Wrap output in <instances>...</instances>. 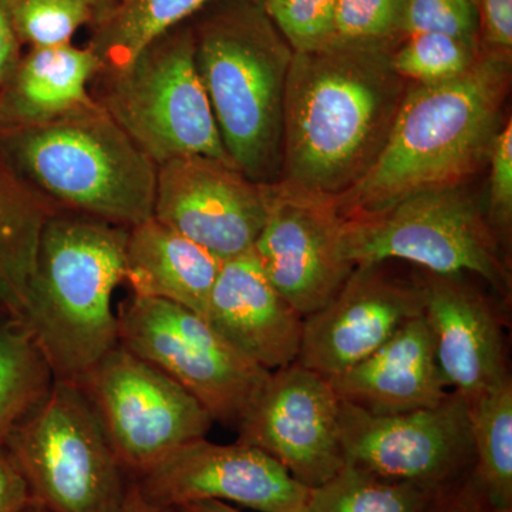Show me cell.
Wrapping results in <instances>:
<instances>
[{
  "label": "cell",
  "instance_id": "cell-33",
  "mask_svg": "<svg viewBox=\"0 0 512 512\" xmlns=\"http://www.w3.org/2000/svg\"><path fill=\"white\" fill-rule=\"evenodd\" d=\"M430 512H512L497 507L471 468L463 477L441 488Z\"/></svg>",
  "mask_w": 512,
  "mask_h": 512
},
{
  "label": "cell",
  "instance_id": "cell-16",
  "mask_svg": "<svg viewBox=\"0 0 512 512\" xmlns=\"http://www.w3.org/2000/svg\"><path fill=\"white\" fill-rule=\"evenodd\" d=\"M421 315L419 276L400 278L383 264L356 266L323 308L303 318L296 362L333 379L375 353L397 330Z\"/></svg>",
  "mask_w": 512,
  "mask_h": 512
},
{
  "label": "cell",
  "instance_id": "cell-29",
  "mask_svg": "<svg viewBox=\"0 0 512 512\" xmlns=\"http://www.w3.org/2000/svg\"><path fill=\"white\" fill-rule=\"evenodd\" d=\"M20 42L32 47L70 45L77 30L92 22L89 0H6Z\"/></svg>",
  "mask_w": 512,
  "mask_h": 512
},
{
  "label": "cell",
  "instance_id": "cell-2",
  "mask_svg": "<svg viewBox=\"0 0 512 512\" xmlns=\"http://www.w3.org/2000/svg\"><path fill=\"white\" fill-rule=\"evenodd\" d=\"M511 87V53L483 46L454 79L410 84L382 154L359 184L335 198L339 215L386 210L412 195L467 184L488 163Z\"/></svg>",
  "mask_w": 512,
  "mask_h": 512
},
{
  "label": "cell",
  "instance_id": "cell-22",
  "mask_svg": "<svg viewBox=\"0 0 512 512\" xmlns=\"http://www.w3.org/2000/svg\"><path fill=\"white\" fill-rule=\"evenodd\" d=\"M59 211L0 153V322L22 320L40 235L46 221Z\"/></svg>",
  "mask_w": 512,
  "mask_h": 512
},
{
  "label": "cell",
  "instance_id": "cell-26",
  "mask_svg": "<svg viewBox=\"0 0 512 512\" xmlns=\"http://www.w3.org/2000/svg\"><path fill=\"white\" fill-rule=\"evenodd\" d=\"M53 382L49 363L22 323L0 322V444Z\"/></svg>",
  "mask_w": 512,
  "mask_h": 512
},
{
  "label": "cell",
  "instance_id": "cell-34",
  "mask_svg": "<svg viewBox=\"0 0 512 512\" xmlns=\"http://www.w3.org/2000/svg\"><path fill=\"white\" fill-rule=\"evenodd\" d=\"M480 23L481 45L511 53L512 0H474Z\"/></svg>",
  "mask_w": 512,
  "mask_h": 512
},
{
  "label": "cell",
  "instance_id": "cell-31",
  "mask_svg": "<svg viewBox=\"0 0 512 512\" xmlns=\"http://www.w3.org/2000/svg\"><path fill=\"white\" fill-rule=\"evenodd\" d=\"M416 33H443L481 43L474 0H410L403 20V39Z\"/></svg>",
  "mask_w": 512,
  "mask_h": 512
},
{
  "label": "cell",
  "instance_id": "cell-7",
  "mask_svg": "<svg viewBox=\"0 0 512 512\" xmlns=\"http://www.w3.org/2000/svg\"><path fill=\"white\" fill-rule=\"evenodd\" d=\"M342 254L353 268L404 261L434 275L480 276L504 303L510 259L467 184L404 198L386 210L346 218Z\"/></svg>",
  "mask_w": 512,
  "mask_h": 512
},
{
  "label": "cell",
  "instance_id": "cell-35",
  "mask_svg": "<svg viewBox=\"0 0 512 512\" xmlns=\"http://www.w3.org/2000/svg\"><path fill=\"white\" fill-rule=\"evenodd\" d=\"M32 503L28 483L5 443L0 444V512H23Z\"/></svg>",
  "mask_w": 512,
  "mask_h": 512
},
{
  "label": "cell",
  "instance_id": "cell-5",
  "mask_svg": "<svg viewBox=\"0 0 512 512\" xmlns=\"http://www.w3.org/2000/svg\"><path fill=\"white\" fill-rule=\"evenodd\" d=\"M0 153L63 211L127 229L154 217L157 165L96 100L0 133Z\"/></svg>",
  "mask_w": 512,
  "mask_h": 512
},
{
  "label": "cell",
  "instance_id": "cell-14",
  "mask_svg": "<svg viewBox=\"0 0 512 512\" xmlns=\"http://www.w3.org/2000/svg\"><path fill=\"white\" fill-rule=\"evenodd\" d=\"M268 215L266 184L205 156L157 167L154 218L222 262L254 248Z\"/></svg>",
  "mask_w": 512,
  "mask_h": 512
},
{
  "label": "cell",
  "instance_id": "cell-4",
  "mask_svg": "<svg viewBox=\"0 0 512 512\" xmlns=\"http://www.w3.org/2000/svg\"><path fill=\"white\" fill-rule=\"evenodd\" d=\"M128 229L69 211L46 221L23 312L55 379L77 382L119 346L113 295L126 281Z\"/></svg>",
  "mask_w": 512,
  "mask_h": 512
},
{
  "label": "cell",
  "instance_id": "cell-20",
  "mask_svg": "<svg viewBox=\"0 0 512 512\" xmlns=\"http://www.w3.org/2000/svg\"><path fill=\"white\" fill-rule=\"evenodd\" d=\"M221 259L156 218L128 229L126 281L133 295L164 299L204 316Z\"/></svg>",
  "mask_w": 512,
  "mask_h": 512
},
{
  "label": "cell",
  "instance_id": "cell-39",
  "mask_svg": "<svg viewBox=\"0 0 512 512\" xmlns=\"http://www.w3.org/2000/svg\"><path fill=\"white\" fill-rule=\"evenodd\" d=\"M89 2L92 3L93 22L94 19H97L100 15H103V13L106 12V10L109 9L110 6L113 5L114 2H116V0H89Z\"/></svg>",
  "mask_w": 512,
  "mask_h": 512
},
{
  "label": "cell",
  "instance_id": "cell-13",
  "mask_svg": "<svg viewBox=\"0 0 512 512\" xmlns=\"http://www.w3.org/2000/svg\"><path fill=\"white\" fill-rule=\"evenodd\" d=\"M340 403L329 379L291 363L271 372L239 421L237 441L264 451L305 487H319L345 466Z\"/></svg>",
  "mask_w": 512,
  "mask_h": 512
},
{
  "label": "cell",
  "instance_id": "cell-40",
  "mask_svg": "<svg viewBox=\"0 0 512 512\" xmlns=\"http://www.w3.org/2000/svg\"><path fill=\"white\" fill-rule=\"evenodd\" d=\"M23 512H49V511L45 510V508H43V507H40L39 504L30 503L28 505V507H26L25 510H23Z\"/></svg>",
  "mask_w": 512,
  "mask_h": 512
},
{
  "label": "cell",
  "instance_id": "cell-9",
  "mask_svg": "<svg viewBox=\"0 0 512 512\" xmlns=\"http://www.w3.org/2000/svg\"><path fill=\"white\" fill-rule=\"evenodd\" d=\"M117 320L119 345L183 386L218 423L237 427L271 376L177 303L133 295Z\"/></svg>",
  "mask_w": 512,
  "mask_h": 512
},
{
  "label": "cell",
  "instance_id": "cell-3",
  "mask_svg": "<svg viewBox=\"0 0 512 512\" xmlns=\"http://www.w3.org/2000/svg\"><path fill=\"white\" fill-rule=\"evenodd\" d=\"M190 25L198 76L228 157L249 180L276 183L292 46L256 0H212Z\"/></svg>",
  "mask_w": 512,
  "mask_h": 512
},
{
  "label": "cell",
  "instance_id": "cell-11",
  "mask_svg": "<svg viewBox=\"0 0 512 512\" xmlns=\"http://www.w3.org/2000/svg\"><path fill=\"white\" fill-rule=\"evenodd\" d=\"M340 441L345 464L436 490L476 463L467 402L454 390L437 406L396 414L367 413L342 400Z\"/></svg>",
  "mask_w": 512,
  "mask_h": 512
},
{
  "label": "cell",
  "instance_id": "cell-21",
  "mask_svg": "<svg viewBox=\"0 0 512 512\" xmlns=\"http://www.w3.org/2000/svg\"><path fill=\"white\" fill-rule=\"evenodd\" d=\"M100 70L89 46L32 47L0 103V133L46 123L89 104V86Z\"/></svg>",
  "mask_w": 512,
  "mask_h": 512
},
{
  "label": "cell",
  "instance_id": "cell-23",
  "mask_svg": "<svg viewBox=\"0 0 512 512\" xmlns=\"http://www.w3.org/2000/svg\"><path fill=\"white\" fill-rule=\"evenodd\" d=\"M212 0H116L94 19L89 47L101 70L119 69L161 33L190 20Z\"/></svg>",
  "mask_w": 512,
  "mask_h": 512
},
{
  "label": "cell",
  "instance_id": "cell-30",
  "mask_svg": "<svg viewBox=\"0 0 512 512\" xmlns=\"http://www.w3.org/2000/svg\"><path fill=\"white\" fill-rule=\"evenodd\" d=\"M285 36L293 52L330 46L335 28L336 0H256Z\"/></svg>",
  "mask_w": 512,
  "mask_h": 512
},
{
  "label": "cell",
  "instance_id": "cell-12",
  "mask_svg": "<svg viewBox=\"0 0 512 512\" xmlns=\"http://www.w3.org/2000/svg\"><path fill=\"white\" fill-rule=\"evenodd\" d=\"M268 215L254 252L276 291L302 318L319 311L353 272L343 258L336 200L288 181L266 184Z\"/></svg>",
  "mask_w": 512,
  "mask_h": 512
},
{
  "label": "cell",
  "instance_id": "cell-10",
  "mask_svg": "<svg viewBox=\"0 0 512 512\" xmlns=\"http://www.w3.org/2000/svg\"><path fill=\"white\" fill-rule=\"evenodd\" d=\"M76 383L130 480L184 444L204 439L214 423L183 386L120 345Z\"/></svg>",
  "mask_w": 512,
  "mask_h": 512
},
{
  "label": "cell",
  "instance_id": "cell-25",
  "mask_svg": "<svg viewBox=\"0 0 512 512\" xmlns=\"http://www.w3.org/2000/svg\"><path fill=\"white\" fill-rule=\"evenodd\" d=\"M440 490L345 464L325 484L309 488L302 512H430Z\"/></svg>",
  "mask_w": 512,
  "mask_h": 512
},
{
  "label": "cell",
  "instance_id": "cell-24",
  "mask_svg": "<svg viewBox=\"0 0 512 512\" xmlns=\"http://www.w3.org/2000/svg\"><path fill=\"white\" fill-rule=\"evenodd\" d=\"M474 470L497 507L512 510V379L466 400Z\"/></svg>",
  "mask_w": 512,
  "mask_h": 512
},
{
  "label": "cell",
  "instance_id": "cell-38",
  "mask_svg": "<svg viewBox=\"0 0 512 512\" xmlns=\"http://www.w3.org/2000/svg\"><path fill=\"white\" fill-rule=\"evenodd\" d=\"M174 512H241L231 504L222 501H198L173 508Z\"/></svg>",
  "mask_w": 512,
  "mask_h": 512
},
{
  "label": "cell",
  "instance_id": "cell-1",
  "mask_svg": "<svg viewBox=\"0 0 512 512\" xmlns=\"http://www.w3.org/2000/svg\"><path fill=\"white\" fill-rule=\"evenodd\" d=\"M390 50L328 46L295 52L286 82L282 178L338 198L386 146L409 83Z\"/></svg>",
  "mask_w": 512,
  "mask_h": 512
},
{
  "label": "cell",
  "instance_id": "cell-8",
  "mask_svg": "<svg viewBox=\"0 0 512 512\" xmlns=\"http://www.w3.org/2000/svg\"><path fill=\"white\" fill-rule=\"evenodd\" d=\"M32 503L49 512H119L128 478L76 382L55 379L5 441Z\"/></svg>",
  "mask_w": 512,
  "mask_h": 512
},
{
  "label": "cell",
  "instance_id": "cell-17",
  "mask_svg": "<svg viewBox=\"0 0 512 512\" xmlns=\"http://www.w3.org/2000/svg\"><path fill=\"white\" fill-rule=\"evenodd\" d=\"M419 281L423 316L448 389L470 400L511 377L497 302L463 275L423 272Z\"/></svg>",
  "mask_w": 512,
  "mask_h": 512
},
{
  "label": "cell",
  "instance_id": "cell-6",
  "mask_svg": "<svg viewBox=\"0 0 512 512\" xmlns=\"http://www.w3.org/2000/svg\"><path fill=\"white\" fill-rule=\"evenodd\" d=\"M93 80V99L157 167L187 156L234 165L198 76L190 20L161 33L119 69L100 70Z\"/></svg>",
  "mask_w": 512,
  "mask_h": 512
},
{
  "label": "cell",
  "instance_id": "cell-15",
  "mask_svg": "<svg viewBox=\"0 0 512 512\" xmlns=\"http://www.w3.org/2000/svg\"><path fill=\"white\" fill-rule=\"evenodd\" d=\"M131 481L147 501L165 508L222 501L259 512H302L309 494L259 448L205 437L177 448Z\"/></svg>",
  "mask_w": 512,
  "mask_h": 512
},
{
  "label": "cell",
  "instance_id": "cell-19",
  "mask_svg": "<svg viewBox=\"0 0 512 512\" xmlns=\"http://www.w3.org/2000/svg\"><path fill=\"white\" fill-rule=\"evenodd\" d=\"M330 383L343 402L372 414L427 409L450 392L440 375L433 336L423 315L407 322L375 353Z\"/></svg>",
  "mask_w": 512,
  "mask_h": 512
},
{
  "label": "cell",
  "instance_id": "cell-32",
  "mask_svg": "<svg viewBox=\"0 0 512 512\" xmlns=\"http://www.w3.org/2000/svg\"><path fill=\"white\" fill-rule=\"evenodd\" d=\"M488 194L484 211L501 247L507 252L512 228V121H505L488 157Z\"/></svg>",
  "mask_w": 512,
  "mask_h": 512
},
{
  "label": "cell",
  "instance_id": "cell-27",
  "mask_svg": "<svg viewBox=\"0 0 512 512\" xmlns=\"http://www.w3.org/2000/svg\"><path fill=\"white\" fill-rule=\"evenodd\" d=\"M481 52V43L443 33H416L394 47L390 63L407 83L437 84L466 73Z\"/></svg>",
  "mask_w": 512,
  "mask_h": 512
},
{
  "label": "cell",
  "instance_id": "cell-28",
  "mask_svg": "<svg viewBox=\"0 0 512 512\" xmlns=\"http://www.w3.org/2000/svg\"><path fill=\"white\" fill-rule=\"evenodd\" d=\"M410 0H336L330 46L392 50L403 40Z\"/></svg>",
  "mask_w": 512,
  "mask_h": 512
},
{
  "label": "cell",
  "instance_id": "cell-18",
  "mask_svg": "<svg viewBox=\"0 0 512 512\" xmlns=\"http://www.w3.org/2000/svg\"><path fill=\"white\" fill-rule=\"evenodd\" d=\"M204 318L269 372L298 359L303 318L266 278L254 249L222 262Z\"/></svg>",
  "mask_w": 512,
  "mask_h": 512
},
{
  "label": "cell",
  "instance_id": "cell-37",
  "mask_svg": "<svg viewBox=\"0 0 512 512\" xmlns=\"http://www.w3.org/2000/svg\"><path fill=\"white\" fill-rule=\"evenodd\" d=\"M119 512H174L173 508L160 507L147 501L140 491L137 490L136 484L130 480L128 484L126 497Z\"/></svg>",
  "mask_w": 512,
  "mask_h": 512
},
{
  "label": "cell",
  "instance_id": "cell-36",
  "mask_svg": "<svg viewBox=\"0 0 512 512\" xmlns=\"http://www.w3.org/2000/svg\"><path fill=\"white\" fill-rule=\"evenodd\" d=\"M20 45L22 42L10 18L8 3L0 0V103L22 60Z\"/></svg>",
  "mask_w": 512,
  "mask_h": 512
}]
</instances>
